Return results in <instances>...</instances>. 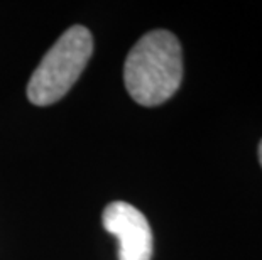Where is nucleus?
<instances>
[{
	"instance_id": "obj_2",
	"label": "nucleus",
	"mask_w": 262,
	"mask_h": 260,
	"mask_svg": "<svg viewBox=\"0 0 262 260\" xmlns=\"http://www.w3.org/2000/svg\"><path fill=\"white\" fill-rule=\"evenodd\" d=\"M93 53V39L86 27L73 26L39 63L27 85L29 100L46 107L61 100L80 78Z\"/></svg>"
},
{
	"instance_id": "obj_3",
	"label": "nucleus",
	"mask_w": 262,
	"mask_h": 260,
	"mask_svg": "<svg viewBox=\"0 0 262 260\" xmlns=\"http://www.w3.org/2000/svg\"><path fill=\"white\" fill-rule=\"evenodd\" d=\"M103 228L119 240V260L152 258V230L147 218L132 204L110 203L103 211Z\"/></svg>"
},
{
	"instance_id": "obj_1",
	"label": "nucleus",
	"mask_w": 262,
	"mask_h": 260,
	"mask_svg": "<svg viewBox=\"0 0 262 260\" xmlns=\"http://www.w3.org/2000/svg\"><path fill=\"white\" fill-rule=\"evenodd\" d=\"M183 80L181 44L169 31H150L130 49L124 81L134 102L158 107L178 91Z\"/></svg>"
},
{
	"instance_id": "obj_4",
	"label": "nucleus",
	"mask_w": 262,
	"mask_h": 260,
	"mask_svg": "<svg viewBox=\"0 0 262 260\" xmlns=\"http://www.w3.org/2000/svg\"><path fill=\"white\" fill-rule=\"evenodd\" d=\"M259 162H260V166H262V140H260V144H259Z\"/></svg>"
}]
</instances>
